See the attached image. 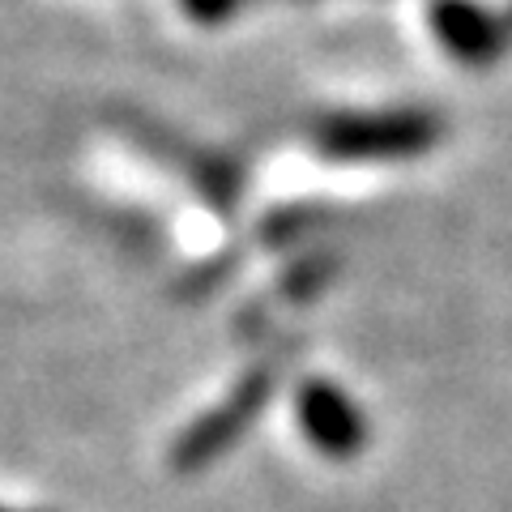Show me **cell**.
<instances>
[{"instance_id": "1", "label": "cell", "mask_w": 512, "mask_h": 512, "mask_svg": "<svg viewBox=\"0 0 512 512\" xmlns=\"http://www.w3.org/2000/svg\"><path fill=\"white\" fill-rule=\"evenodd\" d=\"M444 124L427 107L389 111H338L312 124V146L333 163H389L419 158L440 141Z\"/></svg>"}, {"instance_id": "2", "label": "cell", "mask_w": 512, "mask_h": 512, "mask_svg": "<svg viewBox=\"0 0 512 512\" xmlns=\"http://www.w3.org/2000/svg\"><path fill=\"white\" fill-rule=\"evenodd\" d=\"M278 372H282V359H274V355L261 359L256 367H248V372L239 376L231 389L201 414V419H192L180 431V440L171 444V470L175 474H197L205 466H214L222 453H231L235 440L261 419L265 402L274 397Z\"/></svg>"}, {"instance_id": "3", "label": "cell", "mask_w": 512, "mask_h": 512, "mask_svg": "<svg viewBox=\"0 0 512 512\" xmlns=\"http://www.w3.org/2000/svg\"><path fill=\"white\" fill-rule=\"evenodd\" d=\"M295 423L308 444L329 461H350L367 448V419L355 397L333 380H303L295 389Z\"/></svg>"}, {"instance_id": "4", "label": "cell", "mask_w": 512, "mask_h": 512, "mask_svg": "<svg viewBox=\"0 0 512 512\" xmlns=\"http://www.w3.org/2000/svg\"><path fill=\"white\" fill-rule=\"evenodd\" d=\"M427 22L436 30L444 52L461 64H470V69H483V64L500 60L512 39L508 18L491 13L487 5H478V0H431Z\"/></svg>"}, {"instance_id": "5", "label": "cell", "mask_w": 512, "mask_h": 512, "mask_svg": "<svg viewBox=\"0 0 512 512\" xmlns=\"http://www.w3.org/2000/svg\"><path fill=\"white\" fill-rule=\"evenodd\" d=\"M184 13L192 22H201V26H218V22H227L231 13L244 5V0H180Z\"/></svg>"}, {"instance_id": "6", "label": "cell", "mask_w": 512, "mask_h": 512, "mask_svg": "<svg viewBox=\"0 0 512 512\" xmlns=\"http://www.w3.org/2000/svg\"><path fill=\"white\" fill-rule=\"evenodd\" d=\"M0 512H18V508H0Z\"/></svg>"}, {"instance_id": "7", "label": "cell", "mask_w": 512, "mask_h": 512, "mask_svg": "<svg viewBox=\"0 0 512 512\" xmlns=\"http://www.w3.org/2000/svg\"><path fill=\"white\" fill-rule=\"evenodd\" d=\"M508 26H512V9H508Z\"/></svg>"}]
</instances>
